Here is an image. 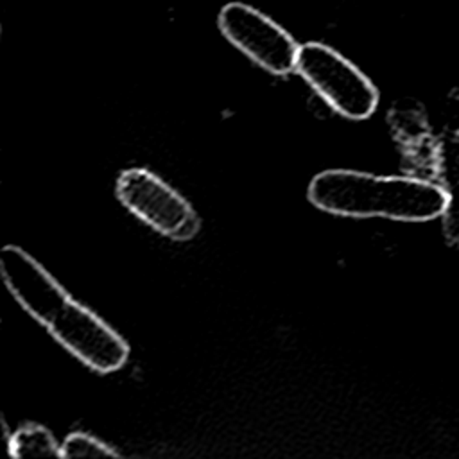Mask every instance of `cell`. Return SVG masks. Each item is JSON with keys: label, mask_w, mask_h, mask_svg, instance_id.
I'll list each match as a JSON object with an SVG mask.
<instances>
[{"label": "cell", "mask_w": 459, "mask_h": 459, "mask_svg": "<svg viewBox=\"0 0 459 459\" xmlns=\"http://www.w3.org/2000/svg\"><path fill=\"white\" fill-rule=\"evenodd\" d=\"M308 201L344 217H385L425 222L443 215L446 194L436 181L418 176H375L348 169L323 170L308 185Z\"/></svg>", "instance_id": "7a4b0ae2"}, {"label": "cell", "mask_w": 459, "mask_h": 459, "mask_svg": "<svg viewBox=\"0 0 459 459\" xmlns=\"http://www.w3.org/2000/svg\"><path fill=\"white\" fill-rule=\"evenodd\" d=\"M117 452L84 432H74L61 443V457H113Z\"/></svg>", "instance_id": "ba28073f"}, {"label": "cell", "mask_w": 459, "mask_h": 459, "mask_svg": "<svg viewBox=\"0 0 459 459\" xmlns=\"http://www.w3.org/2000/svg\"><path fill=\"white\" fill-rule=\"evenodd\" d=\"M7 450L13 457H61V445L41 425H23L11 434Z\"/></svg>", "instance_id": "52a82bcc"}, {"label": "cell", "mask_w": 459, "mask_h": 459, "mask_svg": "<svg viewBox=\"0 0 459 459\" xmlns=\"http://www.w3.org/2000/svg\"><path fill=\"white\" fill-rule=\"evenodd\" d=\"M117 195L131 213L167 238L185 242L199 231L201 219L194 206L147 169L124 170Z\"/></svg>", "instance_id": "277c9868"}, {"label": "cell", "mask_w": 459, "mask_h": 459, "mask_svg": "<svg viewBox=\"0 0 459 459\" xmlns=\"http://www.w3.org/2000/svg\"><path fill=\"white\" fill-rule=\"evenodd\" d=\"M0 274L20 307L81 362L99 373L120 369L129 346L93 310L66 294L54 276L18 246L0 251Z\"/></svg>", "instance_id": "6da1fadb"}, {"label": "cell", "mask_w": 459, "mask_h": 459, "mask_svg": "<svg viewBox=\"0 0 459 459\" xmlns=\"http://www.w3.org/2000/svg\"><path fill=\"white\" fill-rule=\"evenodd\" d=\"M339 115L350 120L371 117L378 106V90L350 59L319 41L299 45L296 70Z\"/></svg>", "instance_id": "3957f363"}, {"label": "cell", "mask_w": 459, "mask_h": 459, "mask_svg": "<svg viewBox=\"0 0 459 459\" xmlns=\"http://www.w3.org/2000/svg\"><path fill=\"white\" fill-rule=\"evenodd\" d=\"M437 183L446 194V206L441 215L443 233L450 246L459 249V131H446L434 151Z\"/></svg>", "instance_id": "8992f818"}, {"label": "cell", "mask_w": 459, "mask_h": 459, "mask_svg": "<svg viewBox=\"0 0 459 459\" xmlns=\"http://www.w3.org/2000/svg\"><path fill=\"white\" fill-rule=\"evenodd\" d=\"M221 34L253 63L274 75L296 70L299 45L265 13L242 2H230L217 16Z\"/></svg>", "instance_id": "5b68a950"}]
</instances>
